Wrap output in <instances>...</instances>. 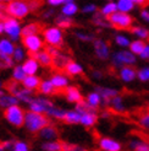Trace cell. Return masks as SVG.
Returning a JSON list of instances; mask_svg holds the SVG:
<instances>
[{"label": "cell", "instance_id": "7c38bea8", "mask_svg": "<svg viewBox=\"0 0 149 151\" xmlns=\"http://www.w3.org/2000/svg\"><path fill=\"white\" fill-rule=\"evenodd\" d=\"M99 146L104 151H121V145L110 138H101L99 140Z\"/></svg>", "mask_w": 149, "mask_h": 151}, {"label": "cell", "instance_id": "2e32d148", "mask_svg": "<svg viewBox=\"0 0 149 151\" xmlns=\"http://www.w3.org/2000/svg\"><path fill=\"white\" fill-rule=\"evenodd\" d=\"M38 66H39L38 62H37L34 58H28L23 63V65H22L25 73L27 74V76H32V75H34L37 73V70H38Z\"/></svg>", "mask_w": 149, "mask_h": 151}, {"label": "cell", "instance_id": "816d5d0a", "mask_svg": "<svg viewBox=\"0 0 149 151\" xmlns=\"http://www.w3.org/2000/svg\"><path fill=\"white\" fill-rule=\"evenodd\" d=\"M11 146H12L11 141H3V142H0V151H5L6 149H9Z\"/></svg>", "mask_w": 149, "mask_h": 151}, {"label": "cell", "instance_id": "ffe728a7", "mask_svg": "<svg viewBox=\"0 0 149 151\" xmlns=\"http://www.w3.org/2000/svg\"><path fill=\"white\" fill-rule=\"evenodd\" d=\"M70 62H71V59L64 54H59L57 57L53 58V65L57 68V69H65Z\"/></svg>", "mask_w": 149, "mask_h": 151}, {"label": "cell", "instance_id": "4dcf8cb0", "mask_svg": "<svg viewBox=\"0 0 149 151\" xmlns=\"http://www.w3.org/2000/svg\"><path fill=\"white\" fill-rule=\"evenodd\" d=\"M62 15H65V16H72V15H74L77 11H78V7H77V5L74 4L72 0H70L69 1V4H66V5H64V7H62Z\"/></svg>", "mask_w": 149, "mask_h": 151}, {"label": "cell", "instance_id": "7402d4cb", "mask_svg": "<svg viewBox=\"0 0 149 151\" xmlns=\"http://www.w3.org/2000/svg\"><path fill=\"white\" fill-rule=\"evenodd\" d=\"M81 118H82V116L77 111H67L65 118H64V122L69 123V124H77V123H81Z\"/></svg>", "mask_w": 149, "mask_h": 151}, {"label": "cell", "instance_id": "7a4b0ae2", "mask_svg": "<svg viewBox=\"0 0 149 151\" xmlns=\"http://www.w3.org/2000/svg\"><path fill=\"white\" fill-rule=\"evenodd\" d=\"M106 20L110 22L111 27H114L116 29H130L131 31V28H132L131 26H132L133 19L126 12L117 11L111 15V16L106 17Z\"/></svg>", "mask_w": 149, "mask_h": 151}, {"label": "cell", "instance_id": "680465c9", "mask_svg": "<svg viewBox=\"0 0 149 151\" xmlns=\"http://www.w3.org/2000/svg\"><path fill=\"white\" fill-rule=\"evenodd\" d=\"M4 95H5V93H4V92H3V91H1V90H0V99H1V97H3V96H4Z\"/></svg>", "mask_w": 149, "mask_h": 151}, {"label": "cell", "instance_id": "f546056e", "mask_svg": "<svg viewBox=\"0 0 149 151\" xmlns=\"http://www.w3.org/2000/svg\"><path fill=\"white\" fill-rule=\"evenodd\" d=\"M56 25L59 26V28H67L70 26H72V20L69 16H65V15H59V16L55 19Z\"/></svg>", "mask_w": 149, "mask_h": 151}, {"label": "cell", "instance_id": "44dd1931", "mask_svg": "<svg viewBox=\"0 0 149 151\" xmlns=\"http://www.w3.org/2000/svg\"><path fill=\"white\" fill-rule=\"evenodd\" d=\"M147 47V44L142 41V40H138V41H133L131 44H130V49H131V53L132 54H137V55H140L142 53L144 52Z\"/></svg>", "mask_w": 149, "mask_h": 151}, {"label": "cell", "instance_id": "c3c4849f", "mask_svg": "<svg viewBox=\"0 0 149 151\" xmlns=\"http://www.w3.org/2000/svg\"><path fill=\"white\" fill-rule=\"evenodd\" d=\"M82 11H83L84 14H89V12H94V11H96V6L94 5V4H88V5H86L83 9H82Z\"/></svg>", "mask_w": 149, "mask_h": 151}, {"label": "cell", "instance_id": "d4e9b609", "mask_svg": "<svg viewBox=\"0 0 149 151\" xmlns=\"http://www.w3.org/2000/svg\"><path fill=\"white\" fill-rule=\"evenodd\" d=\"M44 151H62V141H47L42 144Z\"/></svg>", "mask_w": 149, "mask_h": 151}, {"label": "cell", "instance_id": "9c48e42d", "mask_svg": "<svg viewBox=\"0 0 149 151\" xmlns=\"http://www.w3.org/2000/svg\"><path fill=\"white\" fill-rule=\"evenodd\" d=\"M94 50H95L96 57L99 59L105 60L109 58V46L104 41L95 40L94 41Z\"/></svg>", "mask_w": 149, "mask_h": 151}, {"label": "cell", "instance_id": "4fadbf2b", "mask_svg": "<svg viewBox=\"0 0 149 151\" xmlns=\"http://www.w3.org/2000/svg\"><path fill=\"white\" fill-rule=\"evenodd\" d=\"M95 91L96 93H99L101 99L105 101V103H110L111 100L115 99L117 96V91L116 90H113V88H108V87H95Z\"/></svg>", "mask_w": 149, "mask_h": 151}, {"label": "cell", "instance_id": "91938a15", "mask_svg": "<svg viewBox=\"0 0 149 151\" xmlns=\"http://www.w3.org/2000/svg\"><path fill=\"white\" fill-rule=\"evenodd\" d=\"M1 86H3V82H1V81H0V88H1Z\"/></svg>", "mask_w": 149, "mask_h": 151}, {"label": "cell", "instance_id": "83f0119b", "mask_svg": "<svg viewBox=\"0 0 149 151\" xmlns=\"http://www.w3.org/2000/svg\"><path fill=\"white\" fill-rule=\"evenodd\" d=\"M5 88L9 92H11V96H15V97H16V95L22 90L20 87V82H17L16 80H13V79L12 80H9V81L6 82V84H5Z\"/></svg>", "mask_w": 149, "mask_h": 151}, {"label": "cell", "instance_id": "ee69618b", "mask_svg": "<svg viewBox=\"0 0 149 151\" xmlns=\"http://www.w3.org/2000/svg\"><path fill=\"white\" fill-rule=\"evenodd\" d=\"M23 57H25V53H23V50H22V48L17 47L16 49H15V53H13V55H12L13 62L20 63V62H22V60H23Z\"/></svg>", "mask_w": 149, "mask_h": 151}, {"label": "cell", "instance_id": "5b68a950", "mask_svg": "<svg viewBox=\"0 0 149 151\" xmlns=\"http://www.w3.org/2000/svg\"><path fill=\"white\" fill-rule=\"evenodd\" d=\"M43 36H44V40L45 42L51 47H59V46H62V42H64V36H62V31L61 28L59 27H49L45 28L43 31Z\"/></svg>", "mask_w": 149, "mask_h": 151}, {"label": "cell", "instance_id": "f35d334b", "mask_svg": "<svg viewBox=\"0 0 149 151\" xmlns=\"http://www.w3.org/2000/svg\"><path fill=\"white\" fill-rule=\"evenodd\" d=\"M66 112H67V111H62V109H59V108L53 107V108H50V109L48 111V114L53 116L54 118L62 119V120H64V118H65V116H66Z\"/></svg>", "mask_w": 149, "mask_h": 151}, {"label": "cell", "instance_id": "ac0fdd59", "mask_svg": "<svg viewBox=\"0 0 149 151\" xmlns=\"http://www.w3.org/2000/svg\"><path fill=\"white\" fill-rule=\"evenodd\" d=\"M43 27L38 24H29V25H26L21 31V36L23 37H29V36H35V33H38Z\"/></svg>", "mask_w": 149, "mask_h": 151}, {"label": "cell", "instance_id": "52a82bcc", "mask_svg": "<svg viewBox=\"0 0 149 151\" xmlns=\"http://www.w3.org/2000/svg\"><path fill=\"white\" fill-rule=\"evenodd\" d=\"M4 25H5V32L10 36V38L12 41H17L20 38V35L22 29L20 28V24L16 19H12L9 17L4 21Z\"/></svg>", "mask_w": 149, "mask_h": 151}, {"label": "cell", "instance_id": "7bdbcfd3", "mask_svg": "<svg viewBox=\"0 0 149 151\" xmlns=\"http://www.w3.org/2000/svg\"><path fill=\"white\" fill-rule=\"evenodd\" d=\"M137 76L140 81H143V82L149 81V68H143V69H140L137 74Z\"/></svg>", "mask_w": 149, "mask_h": 151}, {"label": "cell", "instance_id": "e575fe53", "mask_svg": "<svg viewBox=\"0 0 149 151\" xmlns=\"http://www.w3.org/2000/svg\"><path fill=\"white\" fill-rule=\"evenodd\" d=\"M104 17H105V16H103L100 12H96V14H94V16H93L92 21H93V24L96 25V26H101V27H111L110 22H109L108 20H105Z\"/></svg>", "mask_w": 149, "mask_h": 151}, {"label": "cell", "instance_id": "7dc6e473", "mask_svg": "<svg viewBox=\"0 0 149 151\" xmlns=\"http://www.w3.org/2000/svg\"><path fill=\"white\" fill-rule=\"evenodd\" d=\"M76 37L79 38L81 41H84V42H89V41H94V37L93 36H89V35H84V33H76Z\"/></svg>", "mask_w": 149, "mask_h": 151}, {"label": "cell", "instance_id": "5bb4252c", "mask_svg": "<svg viewBox=\"0 0 149 151\" xmlns=\"http://www.w3.org/2000/svg\"><path fill=\"white\" fill-rule=\"evenodd\" d=\"M137 74H138V71L135 69V68H132L130 65H126L120 70V78L126 82H130L132 80H135Z\"/></svg>", "mask_w": 149, "mask_h": 151}, {"label": "cell", "instance_id": "74e56055", "mask_svg": "<svg viewBox=\"0 0 149 151\" xmlns=\"http://www.w3.org/2000/svg\"><path fill=\"white\" fill-rule=\"evenodd\" d=\"M131 32L133 35H136L140 38H149V31L144 27H140V26H135L131 28Z\"/></svg>", "mask_w": 149, "mask_h": 151}, {"label": "cell", "instance_id": "ab89813d", "mask_svg": "<svg viewBox=\"0 0 149 151\" xmlns=\"http://www.w3.org/2000/svg\"><path fill=\"white\" fill-rule=\"evenodd\" d=\"M139 124L142 125L144 129L149 130V111L142 112V114H140V117H139Z\"/></svg>", "mask_w": 149, "mask_h": 151}, {"label": "cell", "instance_id": "f1b7e54d", "mask_svg": "<svg viewBox=\"0 0 149 151\" xmlns=\"http://www.w3.org/2000/svg\"><path fill=\"white\" fill-rule=\"evenodd\" d=\"M12 78H13V80H16L17 82H23V81H25V79L27 78V74L25 73L22 65H17V66L13 68Z\"/></svg>", "mask_w": 149, "mask_h": 151}, {"label": "cell", "instance_id": "f5cc1de1", "mask_svg": "<svg viewBox=\"0 0 149 151\" xmlns=\"http://www.w3.org/2000/svg\"><path fill=\"white\" fill-rule=\"evenodd\" d=\"M140 58H143V59L149 60V46H147V47H145L144 52L142 53V54H140Z\"/></svg>", "mask_w": 149, "mask_h": 151}, {"label": "cell", "instance_id": "db71d44e", "mask_svg": "<svg viewBox=\"0 0 149 151\" xmlns=\"http://www.w3.org/2000/svg\"><path fill=\"white\" fill-rule=\"evenodd\" d=\"M140 16H142L145 21L149 22V11L148 10H142V11H140Z\"/></svg>", "mask_w": 149, "mask_h": 151}, {"label": "cell", "instance_id": "836d02e7", "mask_svg": "<svg viewBox=\"0 0 149 151\" xmlns=\"http://www.w3.org/2000/svg\"><path fill=\"white\" fill-rule=\"evenodd\" d=\"M39 91L44 95H53L55 92V87L53 86L50 80H47V81H42V84L39 86Z\"/></svg>", "mask_w": 149, "mask_h": 151}, {"label": "cell", "instance_id": "8d00e7d4", "mask_svg": "<svg viewBox=\"0 0 149 151\" xmlns=\"http://www.w3.org/2000/svg\"><path fill=\"white\" fill-rule=\"evenodd\" d=\"M100 101H101V97L99 93H96V92H92V93H89L87 96V102L89 106H92L93 108H96L100 104Z\"/></svg>", "mask_w": 149, "mask_h": 151}, {"label": "cell", "instance_id": "484cf974", "mask_svg": "<svg viewBox=\"0 0 149 151\" xmlns=\"http://www.w3.org/2000/svg\"><path fill=\"white\" fill-rule=\"evenodd\" d=\"M18 100L15 96H10V95H4L1 99H0V106L5 108L12 107V106H17Z\"/></svg>", "mask_w": 149, "mask_h": 151}, {"label": "cell", "instance_id": "603a6c76", "mask_svg": "<svg viewBox=\"0 0 149 151\" xmlns=\"http://www.w3.org/2000/svg\"><path fill=\"white\" fill-rule=\"evenodd\" d=\"M98 120V116L95 113H86L81 118V124H83L84 127H92L96 123Z\"/></svg>", "mask_w": 149, "mask_h": 151}, {"label": "cell", "instance_id": "4316f807", "mask_svg": "<svg viewBox=\"0 0 149 151\" xmlns=\"http://www.w3.org/2000/svg\"><path fill=\"white\" fill-rule=\"evenodd\" d=\"M115 12H117V3H113V1L108 3L105 6H103L101 10H100V14L105 17L111 16V15L115 14Z\"/></svg>", "mask_w": 149, "mask_h": 151}, {"label": "cell", "instance_id": "277c9868", "mask_svg": "<svg viewBox=\"0 0 149 151\" xmlns=\"http://www.w3.org/2000/svg\"><path fill=\"white\" fill-rule=\"evenodd\" d=\"M5 118L9 123H11L15 127H22L25 124V117L26 114L22 111V108H20L18 106H12L5 109Z\"/></svg>", "mask_w": 149, "mask_h": 151}, {"label": "cell", "instance_id": "9f6ffc18", "mask_svg": "<svg viewBox=\"0 0 149 151\" xmlns=\"http://www.w3.org/2000/svg\"><path fill=\"white\" fill-rule=\"evenodd\" d=\"M51 14H53V10H50V11H47V12H44V15H43V16H44V17H49Z\"/></svg>", "mask_w": 149, "mask_h": 151}, {"label": "cell", "instance_id": "8992f818", "mask_svg": "<svg viewBox=\"0 0 149 151\" xmlns=\"http://www.w3.org/2000/svg\"><path fill=\"white\" fill-rule=\"evenodd\" d=\"M113 63H114L115 66H121V69H122L123 64H126V65L135 64L136 63V57H135V54H132L131 52L122 50V52H118V53H115L114 54Z\"/></svg>", "mask_w": 149, "mask_h": 151}, {"label": "cell", "instance_id": "ba28073f", "mask_svg": "<svg viewBox=\"0 0 149 151\" xmlns=\"http://www.w3.org/2000/svg\"><path fill=\"white\" fill-rule=\"evenodd\" d=\"M22 43L23 46L28 49L29 54H34V53H38L39 49L43 47V41L39 36H29V37H25L22 38Z\"/></svg>", "mask_w": 149, "mask_h": 151}, {"label": "cell", "instance_id": "f6af8a7d", "mask_svg": "<svg viewBox=\"0 0 149 151\" xmlns=\"http://www.w3.org/2000/svg\"><path fill=\"white\" fill-rule=\"evenodd\" d=\"M115 41H116V43L118 44V46H121V47H127L131 44L128 38H126V37H123V36H116Z\"/></svg>", "mask_w": 149, "mask_h": 151}, {"label": "cell", "instance_id": "6da1fadb", "mask_svg": "<svg viewBox=\"0 0 149 151\" xmlns=\"http://www.w3.org/2000/svg\"><path fill=\"white\" fill-rule=\"evenodd\" d=\"M25 124L31 132H40L45 127H48L49 120L48 118L42 114V113H34V112H27L25 117Z\"/></svg>", "mask_w": 149, "mask_h": 151}, {"label": "cell", "instance_id": "d6986e66", "mask_svg": "<svg viewBox=\"0 0 149 151\" xmlns=\"http://www.w3.org/2000/svg\"><path fill=\"white\" fill-rule=\"evenodd\" d=\"M15 49H16V47H15L12 44V42H10L9 40H1L0 41V53L12 57L13 53H15Z\"/></svg>", "mask_w": 149, "mask_h": 151}, {"label": "cell", "instance_id": "e0dca14e", "mask_svg": "<svg viewBox=\"0 0 149 151\" xmlns=\"http://www.w3.org/2000/svg\"><path fill=\"white\" fill-rule=\"evenodd\" d=\"M50 81H51V84H53V86L55 87V88H64V87H67V85H69V80H67V78L66 76H64V75H61V74H55V75H53V78L50 79Z\"/></svg>", "mask_w": 149, "mask_h": 151}, {"label": "cell", "instance_id": "30bf717a", "mask_svg": "<svg viewBox=\"0 0 149 151\" xmlns=\"http://www.w3.org/2000/svg\"><path fill=\"white\" fill-rule=\"evenodd\" d=\"M65 97L66 100H67L69 102H72V103H79L81 101H83V97H82L79 90L77 87L74 86H69L66 87L65 90Z\"/></svg>", "mask_w": 149, "mask_h": 151}, {"label": "cell", "instance_id": "9a60e30c", "mask_svg": "<svg viewBox=\"0 0 149 151\" xmlns=\"http://www.w3.org/2000/svg\"><path fill=\"white\" fill-rule=\"evenodd\" d=\"M42 84V81L38 76H35V75H32V76H27L25 79V81L22 82V85L26 90H29V91H33V90H37L39 88Z\"/></svg>", "mask_w": 149, "mask_h": 151}, {"label": "cell", "instance_id": "11a10c76", "mask_svg": "<svg viewBox=\"0 0 149 151\" xmlns=\"http://www.w3.org/2000/svg\"><path fill=\"white\" fill-rule=\"evenodd\" d=\"M5 32V25H4V21H0V33Z\"/></svg>", "mask_w": 149, "mask_h": 151}, {"label": "cell", "instance_id": "8fae6325", "mask_svg": "<svg viewBox=\"0 0 149 151\" xmlns=\"http://www.w3.org/2000/svg\"><path fill=\"white\" fill-rule=\"evenodd\" d=\"M29 58H34L37 62L43 66L53 65V57H51L47 50H42L38 53H34V54H29Z\"/></svg>", "mask_w": 149, "mask_h": 151}, {"label": "cell", "instance_id": "d590c367", "mask_svg": "<svg viewBox=\"0 0 149 151\" xmlns=\"http://www.w3.org/2000/svg\"><path fill=\"white\" fill-rule=\"evenodd\" d=\"M12 65H13L12 57L0 53V69H9Z\"/></svg>", "mask_w": 149, "mask_h": 151}, {"label": "cell", "instance_id": "cb8c5ba5", "mask_svg": "<svg viewBox=\"0 0 149 151\" xmlns=\"http://www.w3.org/2000/svg\"><path fill=\"white\" fill-rule=\"evenodd\" d=\"M133 7H135V0H120V1H117V10L121 12L127 14Z\"/></svg>", "mask_w": 149, "mask_h": 151}, {"label": "cell", "instance_id": "3957f363", "mask_svg": "<svg viewBox=\"0 0 149 151\" xmlns=\"http://www.w3.org/2000/svg\"><path fill=\"white\" fill-rule=\"evenodd\" d=\"M6 14L10 15L12 19H22L29 12V5L25 1H10L6 6Z\"/></svg>", "mask_w": 149, "mask_h": 151}, {"label": "cell", "instance_id": "60d3db41", "mask_svg": "<svg viewBox=\"0 0 149 151\" xmlns=\"http://www.w3.org/2000/svg\"><path fill=\"white\" fill-rule=\"evenodd\" d=\"M62 151H87V150L78 145H72V144H67V142L62 141Z\"/></svg>", "mask_w": 149, "mask_h": 151}, {"label": "cell", "instance_id": "b9f144b4", "mask_svg": "<svg viewBox=\"0 0 149 151\" xmlns=\"http://www.w3.org/2000/svg\"><path fill=\"white\" fill-rule=\"evenodd\" d=\"M111 104H113V107L115 111H123V106H122V99L120 96H116L115 99L111 100L110 102Z\"/></svg>", "mask_w": 149, "mask_h": 151}, {"label": "cell", "instance_id": "f907efd6", "mask_svg": "<svg viewBox=\"0 0 149 151\" xmlns=\"http://www.w3.org/2000/svg\"><path fill=\"white\" fill-rule=\"evenodd\" d=\"M133 151H149V144H145V142L140 141V144L135 150H133Z\"/></svg>", "mask_w": 149, "mask_h": 151}, {"label": "cell", "instance_id": "d6a6232c", "mask_svg": "<svg viewBox=\"0 0 149 151\" xmlns=\"http://www.w3.org/2000/svg\"><path fill=\"white\" fill-rule=\"evenodd\" d=\"M40 137L43 139H45V140H51V139H54L56 138V130H55V128L53 127H45L44 129L40 130Z\"/></svg>", "mask_w": 149, "mask_h": 151}, {"label": "cell", "instance_id": "681fc988", "mask_svg": "<svg viewBox=\"0 0 149 151\" xmlns=\"http://www.w3.org/2000/svg\"><path fill=\"white\" fill-rule=\"evenodd\" d=\"M70 0H49L48 4L53 5V6H57V5H61V4H69Z\"/></svg>", "mask_w": 149, "mask_h": 151}, {"label": "cell", "instance_id": "bcb514c9", "mask_svg": "<svg viewBox=\"0 0 149 151\" xmlns=\"http://www.w3.org/2000/svg\"><path fill=\"white\" fill-rule=\"evenodd\" d=\"M13 151H28V146L22 141H17L15 142L13 145Z\"/></svg>", "mask_w": 149, "mask_h": 151}, {"label": "cell", "instance_id": "6f0895ef", "mask_svg": "<svg viewBox=\"0 0 149 151\" xmlns=\"http://www.w3.org/2000/svg\"><path fill=\"white\" fill-rule=\"evenodd\" d=\"M93 75H94L95 78H101V74H100L99 71H94V73H93Z\"/></svg>", "mask_w": 149, "mask_h": 151}, {"label": "cell", "instance_id": "1f68e13d", "mask_svg": "<svg viewBox=\"0 0 149 151\" xmlns=\"http://www.w3.org/2000/svg\"><path fill=\"white\" fill-rule=\"evenodd\" d=\"M65 70H66V73L70 74V75H79V74H82V71H83L82 66L79 64H77V63L72 62V60L67 64V66L65 68Z\"/></svg>", "mask_w": 149, "mask_h": 151}]
</instances>
